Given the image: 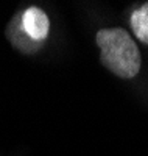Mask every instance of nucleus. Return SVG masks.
Masks as SVG:
<instances>
[{
  "label": "nucleus",
  "mask_w": 148,
  "mask_h": 156,
  "mask_svg": "<svg viewBox=\"0 0 148 156\" xmlns=\"http://www.w3.org/2000/svg\"><path fill=\"white\" fill-rule=\"evenodd\" d=\"M100 58L107 70L120 78H132L140 70V53L123 28H106L97 33Z\"/></svg>",
  "instance_id": "nucleus-1"
},
{
  "label": "nucleus",
  "mask_w": 148,
  "mask_h": 156,
  "mask_svg": "<svg viewBox=\"0 0 148 156\" xmlns=\"http://www.w3.org/2000/svg\"><path fill=\"white\" fill-rule=\"evenodd\" d=\"M22 28L23 31L28 34L33 41L37 42H44V39L48 34V28H50V23H48V17L47 14L41 9V8H36L31 6L28 9H25L22 12Z\"/></svg>",
  "instance_id": "nucleus-2"
},
{
  "label": "nucleus",
  "mask_w": 148,
  "mask_h": 156,
  "mask_svg": "<svg viewBox=\"0 0 148 156\" xmlns=\"http://www.w3.org/2000/svg\"><path fill=\"white\" fill-rule=\"evenodd\" d=\"M22 14L16 16L8 25V30H6V34L9 37L11 44H14L17 48H20L25 53H33L36 51L39 47L42 45V42H37V41H33V39L26 34L22 28V20H20Z\"/></svg>",
  "instance_id": "nucleus-3"
},
{
  "label": "nucleus",
  "mask_w": 148,
  "mask_h": 156,
  "mask_svg": "<svg viewBox=\"0 0 148 156\" xmlns=\"http://www.w3.org/2000/svg\"><path fill=\"white\" fill-rule=\"evenodd\" d=\"M131 28L139 41L148 44V3L142 5L132 12L131 16Z\"/></svg>",
  "instance_id": "nucleus-4"
}]
</instances>
